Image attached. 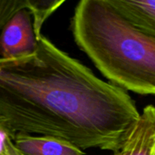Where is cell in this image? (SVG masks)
<instances>
[{
  "instance_id": "2",
  "label": "cell",
  "mask_w": 155,
  "mask_h": 155,
  "mask_svg": "<svg viewBox=\"0 0 155 155\" xmlns=\"http://www.w3.org/2000/svg\"><path fill=\"white\" fill-rule=\"evenodd\" d=\"M72 31L79 48L113 84L155 95V38L131 24L110 0H82Z\"/></svg>"
},
{
  "instance_id": "6",
  "label": "cell",
  "mask_w": 155,
  "mask_h": 155,
  "mask_svg": "<svg viewBox=\"0 0 155 155\" xmlns=\"http://www.w3.org/2000/svg\"><path fill=\"white\" fill-rule=\"evenodd\" d=\"M135 27L155 38V0H110Z\"/></svg>"
},
{
  "instance_id": "11",
  "label": "cell",
  "mask_w": 155,
  "mask_h": 155,
  "mask_svg": "<svg viewBox=\"0 0 155 155\" xmlns=\"http://www.w3.org/2000/svg\"><path fill=\"white\" fill-rule=\"evenodd\" d=\"M152 155H155V144H154V146H153V152H152Z\"/></svg>"
},
{
  "instance_id": "1",
  "label": "cell",
  "mask_w": 155,
  "mask_h": 155,
  "mask_svg": "<svg viewBox=\"0 0 155 155\" xmlns=\"http://www.w3.org/2000/svg\"><path fill=\"white\" fill-rule=\"evenodd\" d=\"M140 114L126 91L99 79L43 35L34 54L0 58V120L11 139L36 134L82 151L115 153Z\"/></svg>"
},
{
  "instance_id": "8",
  "label": "cell",
  "mask_w": 155,
  "mask_h": 155,
  "mask_svg": "<svg viewBox=\"0 0 155 155\" xmlns=\"http://www.w3.org/2000/svg\"><path fill=\"white\" fill-rule=\"evenodd\" d=\"M22 9H27V0L0 1V30H2L5 25L15 14Z\"/></svg>"
},
{
  "instance_id": "5",
  "label": "cell",
  "mask_w": 155,
  "mask_h": 155,
  "mask_svg": "<svg viewBox=\"0 0 155 155\" xmlns=\"http://www.w3.org/2000/svg\"><path fill=\"white\" fill-rule=\"evenodd\" d=\"M12 141L22 155H84L72 143L51 136L16 134Z\"/></svg>"
},
{
  "instance_id": "3",
  "label": "cell",
  "mask_w": 155,
  "mask_h": 155,
  "mask_svg": "<svg viewBox=\"0 0 155 155\" xmlns=\"http://www.w3.org/2000/svg\"><path fill=\"white\" fill-rule=\"evenodd\" d=\"M37 42L32 15L27 9H22L1 30L0 58L14 60L30 56L35 53Z\"/></svg>"
},
{
  "instance_id": "9",
  "label": "cell",
  "mask_w": 155,
  "mask_h": 155,
  "mask_svg": "<svg viewBox=\"0 0 155 155\" xmlns=\"http://www.w3.org/2000/svg\"><path fill=\"white\" fill-rule=\"evenodd\" d=\"M0 155H22L18 151L17 149L15 147L14 143H13V141L11 138H8L5 144H4V147L0 153Z\"/></svg>"
},
{
  "instance_id": "4",
  "label": "cell",
  "mask_w": 155,
  "mask_h": 155,
  "mask_svg": "<svg viewBox=\"0 0 155 155\" xmlns=\"http://www.w3.org/2000/svg\"><path fill=\"white\" fill-rule=\"evenodd\" d=\"M155 144V106L148 105L123 147L113 155H152Z\"/></svg>"
},
{
  "instance_id": "7",
  "label": "cell",
  "mask_w": 155,
  "mask_h": 155,
  "mask_svg": "<svg viewBox=\"0 0 155 155\" xmlns=\"http://www.w3.org/2000/svg\"><path fill=\"white\" fill-rule=\"evenodd\" d=\"M64 0L60 1H44V0H27V10L33 17L34 29L37 40L42 37L41 31L45 21L64 4Z\"/></svg>"
},
{
  "instance_id": "10",
  "label": "cell",
  "mask_w": 155,
  "mask_h": 155,
  "mask_svg": "<svg viewBox=\"0 0 155 155\" xmlns=\"http://www.w3.org/2000/svg\"><path fill=\"white\" fill-rule=\"evenodd\" d=\"M8 138H11V134H10L9 131L7 130V128L4 125V124L0 120V153L4 147L5 141Z\"/></svg>"
}]
</instances>
